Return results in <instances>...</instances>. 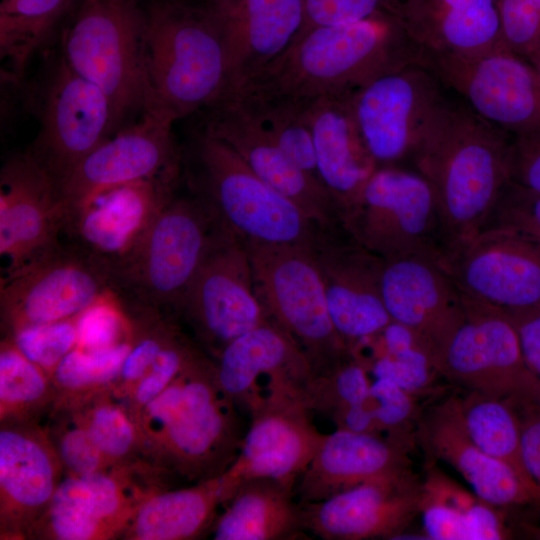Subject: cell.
Instances as JSON below:
<instances>
[{"label":"cell","instance_id":"obj_1","mask_svg":"<svg viewBox=\"0 0 540 540\" xmlns=\"http://www.w3.org/2000/svg\"><path fill=\"white\" fill-rule=\"evenodd\" d=\"M513 143L452 93L420 138L410 161L433 189L442 255L485 227L511 181Z\"/></svg>","mask_w":540,"mask_h":540},{"label":"cell","instance_id":"obj_2","mask_svg":"<svg viewBox=\"0 0 540 540\" xmlns=\"http://www.w3.org/2000/svg\"><path fill=\"white\" fill-rule=\"evenodd\" d=\"M419 52L396 18L381 11L360 21L300 32L280 56L241 86L309 103L351 96L376 77L418 60Z\"/></svg>","mask_w":540,"mask_h":540},{"label":"cell","instance_id":"obj_3","mask_svg":"<svg viewBox=\"0 0 540 540\" xmlns=\"http://www.w3.org/2000/svg\"><path fill=\"white\" fill-rule=\"evenodd\" d=\"M135 421L159 468L193 483L223 475L246 433L239 407L221 389L216 363L207 354L148 402Z\"/></svg>","mask_w":540,"mask_h":540},{"label":"cell","instance_id":"obj_4","mask_svg":"<svg viewBox=\"0 0 540 540\" xmlns=\"http://www.w3.org/2000/svg\"><path fill=\"white\" fill-rule=\"evenodd\" d=\"M147 112L174 121L215 102L226 86L220 24L206 0L145 4Z\"/></svg>","mask_w":540,"mask_h":540},{"label":"cell","instance_id":"obj_5","mask_svg":"<svg viewBox=\"0 0 540 540\" xmlns=\"http://www.w3.org/2000/svg\"><path fill=\"white\" fill-rule=\"evenodd\" d=\"M190 193L236 238L311 247L321 225L262 181L225 142L200 128L182 154Z\"/></svg>","mask_w":540,"mask_h":540},{"label":"cell","instance_id":"obj_6","mask_svg":"<svg viewBox=\"0 0 540 540\" xmlns=\"http://www.w3.org/2000/svg\"><path fill=\"white\" fill-rule=\"evenodd\" d=\"M146 25L140 0H82L61 33V56L106 94L117 132L149 108Z\"/></svg>","mask_w":540,"mask_h":540},{"label":"cell","instance_id":"obj_7","mask_svg":"<svg viewBox=\"0 0 540 540\" xmlns=\"http://www.w3.org/2000/svg\"><path fill=\"white\" fill-rule=\"evenodd\" d=\"M216 230L195 196L173 195L135 246L108 267L113 295L122 305L178 318Z\"/></svg>","mask_w":540,"mask_h":540},{"label":"cell","instance_id":"obj_8","mask_svg":"<svg viewBox=\"0 0 540 540\" xmlns=\"http://www.w3.org/2000/svg\"><path fill=\"white\" fill-rule=\"evenodd\" d=\"M255 296L268 321L301 348L315 377L352 357L337 332L311 247L247 241Z\"/></svg>","mask_w":540,"mask_h":540},{"label":"cell","instance_id":"obj_9","mask_svg":"<svg viewBox=\"0 0 540 540\" xmlns=\"http://www.w3.org/2000/svg\"><path fill=\"white\" fill-rule=\"evenodd\" d=\"M342 222L361 245L384 261L412 255L442 257L435 195L413 168L377 167Z\"/></svg>","mask_w":540,"mask_h":540},{"label":"cell","instance_id":"obj_10","mask_svg":"<svg viewBox=\"0 0 540 540\" xmlns=\"http://www.w3.org/2000/svg\"><path fill=\"white\" fill-rule=\"evenodd\" d=\"M419 61L491 124L514 137L540 130V75L501 44L468 54L420 51Z\"/></svg>","mask_w":540,"mask_h":540},{"label":"cell","instance_id":"obj_11","mask_svg":"<svg viewBox=\"0 0 540 540\" xmlns=\"http://www.w3.org/2000/svg\"><path fill=\"white\" fill-rule=\"evenodd\" d=\"M465 317L436 357L449 383L509 401L540 404V383L528 368L516 329L502 311L464 297Z\"/></svg>","mask_w":540,"mask_h":540},{"label":"cell","instance_id":"obj_12","mask_svg":"<svg viewBox=\"0 0 540 540\" xmlns=\"http://www.w3.org/2000/svg\"><path fill=\"white\" fill-rule=\"evenodd\" d=\"M178 318L214 361L233 340L268 321L254 293L245 242L217 227Z\"/></svg>","mask_w":540,"mask_h":540},{"label":"cell","instance_id":"obj_13","mask_svg":"<svg viewBox=\"0 0 540 540\" xmlns=\"http://www.w3.org/2000/svg\"><path fill=\"white\" fill-rule=\"evenodd\" d=\"M418 60L386 72L350 96L353 117L376 167L409 159L450 96Z\"/></svg>","mask_w":540,"mask_h":540},{"label":"cell","instance_id":"obj_14","mask_svg":"<svg viewBox=\"0 0 540 540\" xmlns=\"http://www.w3.org/2000/svg\"><path fill=\"white\" fill-rule=\"evenodd\" d=\"M111 294L105 262L75 244L61 245L1 280L2 327L12 336L24 328L74 319Z\"/></svg>","mask_w":540,"mask_h":540},{"label":"cell","instance_id":"obj_15","mask_svg":"<svg viewBox=\"0 0 540 540\" xmlns=\"http://www.w3.org/2000/svg\"><path fill=\"white\" fill-rule=\"evenodd\" d=\"M40 130L28 150L58 184L117 133L110 100L59 54L41 88Z\"/></svg>","mask_w":540,"mask_h":540},{"label":"cell","instance_id":"obj_16","mask_svg":"<svg viewBox=\"0 0 540 540\" xmlns=\"http://www.w3.org/2000/svg\"><path fill=\"white\" fill-rule=\"evenodd\" d=\"M440 261L468 299L508 315L540 309V244L514 230L485 227Z\"/></svg>","mask_w":540,"mask_h":540},{"label":"cell","instance_id":"obj_17","mask_svg":"<svg viewBox=\"0 0 540 540\" xmlns=\"http://www.w3.org/2000/svg\"><path fill=\"white\" fill-rule=\"evenodd\" d=\"M174 122L146 112L90 152L57 186L67 216L105 191L141 181L177 179L183 162L172 133Z\"/></svg>","mask_w":540,"mask_h":540},{"label":"cell","instance_id":"obj_18","mask_svg":"<svg viewBox=\"0 0 540 540\" xmlns=\"http://www.w3.org/2000/svg\"><path fill=\"white\" fill-rule=\"evenodd\" d=\"M67 209L57 184L31 154L10 157L0 173L1 280L61 246Z\"/></svg>","mask_w":540,"mask_h":540},{"label":"cell","instance_id":"obj_19","mask_svg":"<svg viewBox=\"0 0 540 540\" xmlns=\"http://www.w3.org/2000/svg\"><path fill=\"white\" fill-rule=\"evenodd\" d=\"M332 322L350 353L391 321L381 281L385 261L339 223L322 227L311 246Z\"/></svg>","mask_w":540,"mask_h":540},{"label":"cell","instance_id":"obj_20","mask_svg":"<svg viewBox=\"0 0 540 540\" xmlns=\"http://www.w3.org/2000/svg\"><path fill=\"white\" fill-rule=\"evenodd\" d=\"M201 112L200 129L230 146L267 185L322 227L342 223V210L321 180L297 166L229 97Z\"/></svg>","mask_w":540,"mask_h":540},{"label":"cell","instance_id":"obj_21","mask_svg":"<svg viewBox=\"0 0 540 540\" xmlns=\"http://www.w3.org/2000/svg\"><path fill=\"white\" fill-rule=\"evenodd\" d=\"M240 452L223 474L232 491L245 479L296 480L306 471L326 434L318 431L305 398L271 394L249 409Z\"/></svg>","mask_w":540,"mask_h":540},{"label":"cell","instance_id":"obj_22","mask_svg":"<svg viewBox=\"0 0 540 540\" xmlns=\"http://www.w3.org/2000/svg\"><path fill=\"white\" fill-rule=\"evenodd\" d=\"M413 470L379 477L331 498L301 503L306 530L324 540L399 539L419 514Z\"/></svg>","mask_w":540,"mask_h":540},{"label":"cell","instance_id":"obj_23","mask_svg":"<svg viewBox=\"0 0 540 540\" xmlns=\"http://www.w3.org/2000/svg\"><path fill=\"white\" fill-rule=\"evenodd\" d=\"M219 385L247 411L271 394L303 397L315 378L301 350L277 325L267 321L233 340L215 360Z\"/></svg>","mask_w":540,"mask_h":540},{"label":"cell","instance_id":"obj_24","mask_svg":"<svg viewBox=\"0 0 540 540\" xmlns=\"http://www.w3.org/2000/svg\"><path fill=\"white\" fill-rule=\"evenodd\" d=\"M122 472L68 475L31 532L50 539L95 540L126 531L150 493H142Z\"/></svg>","mask_w":540,"mask_h":540},{"label":"cell","instance_id":"obj_25","mask_svg":"<svg viewBox=\"0 0 540 540\" xmlns=\"http://www.w3.org/2000/svg\"><path fill=\"white\" fill-rule=\"evenodd\" d=\"M381 290L392 321L421 336L435 357L464 320L461 293L438 257L385 261Z\"/></svg>","mask_w":540,"mask_h":540},{"label":"cell","instance_id":"obj_26","mask_svg":"<svg viewBox=\"0 0 540 540\" xmlns=\"http://www.w3.org/2000/svg\"><path fill=\"white\" fill-rule=\"evenodd\" d=\"M415 438L428 460L451 465L484 501L494 506L540 501L509 466L487 455L473 441L463 418L460 394L441 395L424 407Z\"/></svg>","mask_w":540,"mask_h":540},{"label":"cell","instance_id":"obj_27","mask_svg":"<svg viewBox=\"0 0 540 540\" xmlns=\"http://www.w3.org/2000/svg\"><path fill=\"white\" fill-rule=\"evenodd\" d=\"M206 2L222 30L224 91L245 84L280 56L299 34L304 21L305 0Z\"/></svg>","mask_w":540,"mask_h":540},{"label":"cell","instance_id":"obj_28","mask_svg":"<svg viewBox=\"0 0 540 540\" xmlns=\"http://www.w3.org/2000/svg\"><path fill=\"white\" fill-rule=\"evenodd\" d=\"M62 462L40 428L20 420L0 431L1 528L11 535L31 531L61 482Z\"/></svg>","mask_w":540,"mask_h":540},{"label":"cell","instance_id":"obj_29","mask_svg":"<svg viewBox=\"0 0 540 540\" xmlns=\"http://www.w3.org/2000/svg\"><path fill=\"white\" fill-rule=\"evenodd\" d=\"M177 179L127 184L105 191L68 214L64 231L73 244L107 267L128 253L174 195Z\"/></svg>","mask_w":540,"mask_h":540},{"label":"cell","instance_id":"obj_30","mask_svg":"<svg viewBox=\"0 0 540 540\" xmlns=\"http://www.w3.org/2000/svg\"><path fill=\"white\" fill-rule=\"evenodd\" d=\"M412 449L385 435L336 429L326 434L298 479V501H323L364 482L412 470Z\"/></svg>","mask_w":540,"mask_h":540},{"label":"cell","instance_id":"obj_31","mask_svg":"<svg viewBox=\"0 0 540 540\" xmlns=\"http://www.w3.org/2000/svg\"><path fill=\"white\" fill-rule=\"evenodd\" d=\"M385 11L420 51L468 54L500 45L497 0H390Z\"/></svg>","mask_w":540,"mask_h":540},{"label":"cell","instance_id":"obj_32","mask_svg":"<svg viewBox=\"0 0 540 540\" xmlns=\"http://www.w3.org/2000/svg\"><path fill=\"white\" fill-rule=\"evenodd\" d=\"M309 123L321 182L346 212L377 168L357 129L350 96L324 97L310 103Z\"/></svg>","mask_w":540,"mask_h":540},{"label":"cell","instance_id":"obj_33","mask_svg":"<svg viewBox=\"0 0 540 540\" xmlns=\"http://www.w3.org/2000/svg\"><path fill=\"white\" fill-rule=\"evenodd\" d=\"M296 480L270 477L240 481L213 523L215 540L308 539Z\"/></svg>","mask_w":540,"mask_h":540},{"label":"cell","instance_id":"obj_34","mask_svg":"<svg viewBox=\"0 0 540 540\" xmlns=\"http://www.w3.org/2000/svg\"><path fill=\"white\" fill-rule=\"evenodd\" d=\"M223 475L186 488L159 490L143 501L124 535L137 540H188L210 534L229 499Z\"/></svg>","mask_w":540,"mask_h":540},{"label":"cell","instance_id":"obj_35","mask_svg":"<svg viewBox=\"0 0 540 540\" xmlns=\"http://www.w3.org/2000/svg\"><path fill=\"white\" fill-rule=\"evenodd\" d=\"M419 513L427 539L498 540L509 537L495 506L472 495L428 460Z\"/></svg>","mask_w":540,"mask_h":540},{"label":"cell","instance_id":"obj_36","mask_svg":"<svg viewBox=\"0 0 540 540\" xmlns=\"http://www.w3.org/2000/svg\"><path fill=\"white\" fill-rule=\"evenodd\" d=\"M367 349L369 354L355 358L375 378L388 380L419 397L440 395L442 378L430 345L406 326L391 321L379 333L356 344L352 353Z\"/></svg>","mask_w":540,"mask_h":540},{"label":"cell","instance_id":"obj_37","mask_svg":"<svg viewBox=\"0 0 540 540\" xmlns=\"http://www.w3.org/2000/svg\"><path fill=\"white\" fill-rule=\"evenodd\" d=\"M221 95L229 97L272 137L297 166L320 179L308 117L309 102L251 86L229 89Z\"/></svg>","mask_w":540,"mask_h":540},{"label":"cell","instance_id":"obj_38","mask_svg":"<svg viewBox=\"0 0 540 540\" xmlns=\"http://www.w3.org/2000/svg\"><path fill=\"white\" fill-rule=\"evenodd\" d=\"M82 0H1L0 56L14 79L22 77L32 57L71 20Z\"/></svg>","mask_w":540,"mask_h":540},{"label":"cell","instance_id":"obj_39","mask_svg":"<svg viewBox=\"0 0 540 540\" xmlns=\"http://www.w3.org/2000/svg\"><path fill=\"white\" fill-rule=\"evenodd\" d=\"M460 402L466 428L477 446L509 466L540 499V488L523 463L520 420L513 404L477 391H465Z\"/></svg>","mask_w":540,"mask_h":540},{"label":"cell","instance_id":"obj_40","mask_svg":"<svg viewBox=\"0 0 540 540\" xmlns=\"http://www.w3.org/2000/svg\"><path fill=\"white\" fill-rule=\"evenodd\" d=\"M422 410L417 396L388 380L375 378L365 398L334 423L337 429L381 434L414 447Z\"/></svg>","mask_w":540,"mask_h":540},{"label":"cell","instance_id":"obj_41","mask_svg":"<svg viewBox=\"0 0 540 540\" xmlns=\"http://www.w3.org/2000/svg\"><path fill=\"white\" fill-rule=\"evenodd\" d=\"M48 392L50 384L45 371L6 337L0 351L1 421L20 420L26 411L42 404Z\"/></svg>","mask_w":540,"mask_h":540},{"label":"cell","instance_id":"obj_42","mask_svg":"<svg viewBox=\"0 0 540 540\" xmlns=\"http://www.w3.org/2000/svg\"><path fill=\"white\" fill-rule=\"evenodd\" d=\"M131 338L108 349L88 351L74 347L58 363L53 382L66 392H86L119 380Z\"/></svg>","mask_w":540,"mask_h":540},{"label":"cell","instance_id":"obj_43","mask_svg":"<svg viewBox=\"0 0 540 540\" xmlns=\"http://www.w3.org/2000/svg\"><path fill=\"white\" fill-rule=\"evenodd\" d=\"M371 383L365 367L351 358L330 373L314 378L308 392V405L312 412L321 413L334 422L365 398Z\"/></svg>","mask_w":540,"mask_h":540},{"label":"cell","instance_id":"obj_44","mask_svg":"<svg viewBox=\"0 0 540 540\" xmlns=\"http://www.w3.org/2000/svg\"><path fill=\"white\" fill-rule=\"evenodd\" d=\"M80 419L111 463L124 461L140 442L135 419L116 403L97 404Z\"/></svg>","mask_w":540,"mask_h":540},{"label":"cell","instance_id":"obj_45","mask_svg":"<svg viewBox=\"0 0 540 540\" xmlns=\"http://www.w3.org/2000/svg\"><path fill=\"white\" fill-rule=\"evenodd\" d=\"M10 338L18 349L45 372L52 374L58 363L77 343V317L24 328Z\"/></svg>","mask_w":540,"mask_h":540},{"label":"cell","instance_id":"obj_46","mask_svg":"<svg viewBox=\"0 0 540 540\" xmlns=\"http://www.w3.org/2000/svg\"><path fill=\"white\" fill-rule=\"evenodd\" d=\"M131 338V323L113 293L77 317L76 347L96 351Z\"/></svg>","mask_w":540,"mask_h":540},{"label":"cell","instance_id":"obj_47","mask_svg":"<svg viewBox=\"0 0 540 540\" xmlns=\"http://www.w3.org/2000/svg\"><path fill=\"white\" fill-rule=\"evenodd\" d=\"M500 44L534 64L540 58V11L534 0H497Z\"/></svg>","mask_w":540,"mask_h":540},{"label":"cell","instance_id":"obj_48","mask_svg":"<svg viewBox=\"0 0 540 540\" xmlns=\"http://www.w3.org/2000/svg\"><path fill=\"white\" fill-rule=\"evenodd\" d=\"M489 226L514 230L540 244V192L511 180L485 225Z\"/></svg>","mask_w":540,"mask_h":540},{"label":"cell","instance_id":"obj_49","mask_svg":"<svg viewBox=\"0 0 540 540\" xmlns=\"http://www.w3.org/2000/svg\"><path fill=\"white\" fill-rule=\"evenodd\" d=\"M55 448L69 475L81 476L105 471L111 463L98 448L81 419L64 429Z\"/></svg>","mask_w":540,"mask_h":540},{"label":"cell","instance_id":"obj_50","mask_svg":"<svg viewBox=\"0 0 540 540\" xmlns=\"http://www.w3.org/2000/svg\"><path fill=\"white\" fill-rule=\"evenodd\" d=\"M390 0H305L300 32L315 26L356 22L385 11ZM299 32V33H300Z\"/></svg>","mask_w":540,"mask_h":540},{"label":"cell","instance_id":"obj_51","mask_svg":"<svg viewBox=\"0 0 540 540\" xmlns=\"http://www.w3.org/2000/svg\"><path fill=\"white\" fill-rule=\"evenodd\" d=\"M511 180L540 192V130L514 137Z\"/></svg>","mask_w":540,"mask_h":540},{"label":"cell","instance_id":"obj_52","mask_svg":"<svg viewBox=\"0 0 540 540\" xmlns=\"http://www.w3.org/2000/svg\"><path fill=\"white\" fill-rule=\"evenodd\" d=\"M513 406L520 420L523 463L532 480L540 488V404Z\"/></svg>","mask_w":540,"mask_h":540},{"label":"cell","instance_id":"obj_53","mask_svg":"<svg viewBox=\"0 0 540 540\" xmlns=\"http://www.w3.org/2000/svg\"><path fill=\"white\" fill-rule=\"evenodd\" d=\"M506 315L516 329L524 360L540 383V309Z\"/></svg>","mask_w":540,"mask_h":540},{"label":"cell","instance_id":"obj_54","mask_svg":"<svg viewBox=\"0 0 540 540\" xmlns=\"http://www.w3.org/2000/svg\"><path fill=\"white\" fill-rule=\"evenodd\" d=\"M540 75V58L533 64Z\"/></svg>","mask_w":540,"mask_h":540},{"label":"cell","instance_id":"obj_55","mask_svg":"<svg viewBox=\"0 0 540 540\" xmlns=\"http://www.w3.org/2000/svg\"><path fill=\"white\" fill-rule=\"evenodd\" d=\"M534 1H535L536 5H537L539 11H540V0H534Z\"/></svg>","mask_w":540,"mask_h":540}]
</instances>
